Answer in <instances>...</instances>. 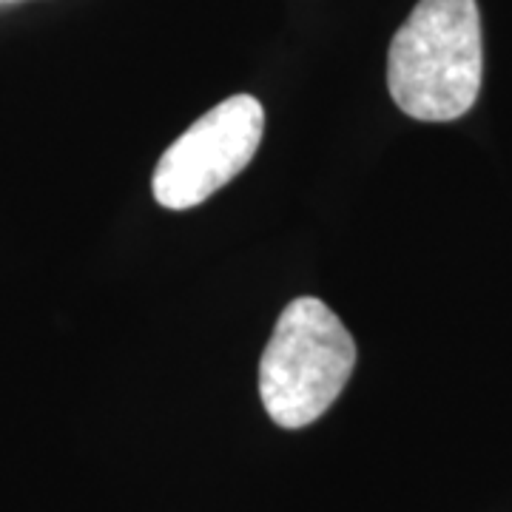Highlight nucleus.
Masks as SVG:
<instances>
[{
    "label": "nucleus",
    "instance_id": "4",
    "mask_svg": "<svg viewBox=\"0 0 512 512\" xmlns=\"http://www.w3.org/2000/svg\"><path fill=\"white\" fill-rule=\"evenodd\" d=\"M0 3H6V0H0Z\"/></svg>",
    "mask_w": 512,
    "mask_h": 512
},
{
    "label": "nucleus",
    "instance_id": "3",
    "mask_svg": "<svg viewBox=\"0 0 512 512\" xmlns=\"http://www.w3.org/2000/svg\"><path fill=\"white\" fill-rule=\"evenodd\" d=\"M265 111L251 94H234L202 114L154 168V200L171 211H185L217 194L262 143Z\"/></svg>",
    "mask_w": 512,
    "mask_h": 512
},
{
    "label": "nucleus",
    "instance_id": "1",
    "mask_svg": "<svg viewBox=\"0 0 512 512\" xmlns=\"http://www.w3.org/2000/svg\"><path fill=\"white\" fill-rule=\"evenodd\" d=\"M484 52L476 0H419L387 52L396 106L424 123H447L473 109Z\"/></svg>",
    "mask_w": 512,
    "mask_h": 512
},
{
    "label": "nucleus",
    "instance_id": "2",
    "mask_svg": "<svg viewBox=\"0 0 512 512\" xmlns=\"http://www.w3.org/2000/svg\"><path fill=\"white\" fill-rule=\"evenodd\" d=\"M356 367V342L342 319L316 296L282 311L259 362V396L285 430H302L328 413Z\"/></svg>",
    "mask_w": 512,
    "mask_h": 512
}]
</instances>
